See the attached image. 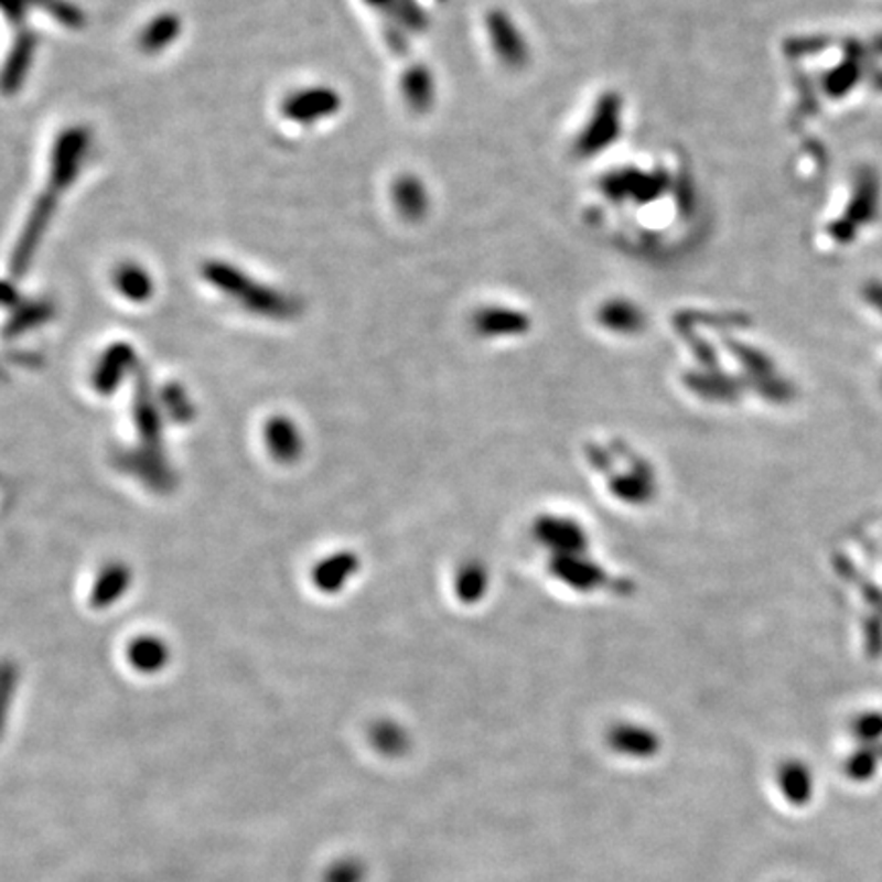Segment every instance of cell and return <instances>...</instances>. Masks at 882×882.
<instances>
[{
	"instance_id": "obj_1",
	"label": "cell",
	"mask_w": 882,
	"mask_h": 882,
	"mask_svg": "<svg viewBox=\"0 0 882 882\" xmlns=\"http://www.w3.org/2000/svg\"><path fill=\"white\" fill-rule=\"evenodd\" d=\"M208 280L213 284H217L219 289L229 290L234 292L235 297L244 299L246 303L256 306V309H268V311H280V301L276 299L275 292H268L266 289H258L256 284H251L246 280L248 276L239 275L234 268L229 266H220V263H211L205 270Z\"/></svg>"
},
{
	"instance_id": "obj_3",
	"label": "cell",
	"mask_w": 882,
	"mask_h": 882,
	"mask_svg": "<svg viewBox=\"0 0 882 882\" xmlns=\"http://www.w3.org/2000/svg\"><path fill=\"white\" fill-rule=\"evenodd\" d=\"M86 150V139L78 129L69 131L68 136L60 139L54 158V182L57 186H68L72 176L78 170V160Z\"/></svg>"
},
{
	"instance_id": "obj_2",
	"label": "cell",
	"mask_w": 882,
	"mask_h": 882,
	"mask_svg": "<svg viewBox=\"0 0 882 882\" xmlns=\"http://www.w3.org/2000/svg\"><path fill=\"white\" fill-rule=\"evenodd\" d=\"M536 538L558 556L580 553L584 548V529L574 519L546 517L536 524Z\"/></svg>"
},
{
	"instance_id": "obj_5",
	"label": "cell",
	"mask_w": 882,
	"mask_h": 882,
	"mask_svg": "<svg viewBox=\"0 0 882 882\" xmlns=\"http://www.w3.org/2000/svg\"><path fill=\"white\" fill-rule=\"evenodd\" d=\"M119 287L127 297L141 299V297H146V292H150V280L139 268L129 266L119 272Z\"/></svg>"
},
{
	"instance_id": "obj_4",
	"label": "cell",
	"mask_w": 882,
	"mask_h": 882,
	"mask_svg": "<svg viewBox=\"0 0 882 882\" xmlns=\"http://www.w3.org/2000/svg\"><path fill=\"white\" fill-rule=\"evenodd\" d=\"M176 31H179V21H176L174 17H164V19H158V21L153 23L152 28L148 29V31L143 33L141 45H143L146 50H155V47H162V45H165V43L170 42V40H174Z\"/></svg>"
}]
</instances>
